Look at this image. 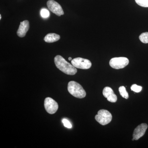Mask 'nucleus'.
Returning <instances> with one entry per match:
<instances>
[{"mask_svg": "<svg viewBox=\"0 0 148 148\" xmlns=\"http://www.w3.org/2000/svg\"><path fill=\"white\" fill-rule=\"evenodd\" d=\"M60 39V36L54 33L47 34L44 38V40L48 43H52L57 41Z\"/></svg>", "mask_w": 148, "mask_h": 148, "instance_id": "nucleus-11", "label": "nucleus"}, {"mask_svg": "<svg viewBox=\"0 0 148 148\" xmlns=\"http://www.w3.org/2000/svg\"><path fill=\"white\" fill-rule=\"evenodd\" d=\"M54 60L56 67L64 73L71 75L76 73L77 70L75 67L67 62L61 56H56Z\"/></svg>", "mask_w": 148, "mask_h": 148, "instance_id": "nucleus-1", "label": "nucleus"}, {"mask_svg": "<svg viewBox=\"0 0 148 148\" xmlns=\"http://www.w3.org/2000/svg\"><path fill=\"white\" fill-rule=\"evenodd\" d=\"M62 122L64 123V126L68 128H71L72 127V124H71L70 122L66 119H63L62 120Z\"/></svg>", "mask_w": 148, "mask_h": 148, "instance_id": "nucleus-17", "label": "nucleus"}, {"mask_svg": "<svg viewBox=\"0 0 148 148\" xmlns=\"http://www.w3.org/2000/svg\"><path fill=\"white\" fill-rule=\"evenodd\" d=\"M72 58H71V57H69V60H70V61H71V60H72Z\"/></svg>", "mask_w": 148, "mask_h": 148, "instance_id": "nucleus-18", "label": "nucleus"}, {"mask_svg": "<svg viewBox=\"0 0 148 148\" xmlns=\"http://www.w3.org/2000/svg\"><path fill=\"white\" fill-rule=\"evenodd\" d=\"M41 15L43 18H47L49 15V12L46 9H42L41 11Z\"/></svg>", "mask_w": 148, "mask_h": 148, "instance_id": "nucleus-16", "label": "nucleus"}, {"mask_svg": "<svg viewBox=\"0 0 148 148\" xmlns=\"http://www.w3.org/2000/svg\"><path fill=\"white\" fill-rule=\"evenodd\" d=\"M103 95L108 101L111 103H115L117 100V97L114 93L112 89L110 87H106L103 89Z\"/></svg>", "mask_w": 148, "mask_h": 148, "instance_id": "nucleus-9", "label": "nucleus"}, {"mask_svg": "<svg viewBox=\"0 0 148 148\" xmlns=\"http://www.w3.org/2000/svg\"><path fill=\"white\" fill-rule=\"evenodd\" d=\"M44 106L46 110L49 114H53L58 110V103L52 98L47 97L44 101Z\"/></svg>", "mask_w": 148, "mask_h": 148, "instance_id": "nucleus-6", "label": "nucleus"}, {"mask_svg": "<svg viewBox=\"0 0 148 148\" xmlns=\"http://www.w3.org/2000/svg\"><path fill=\"white\" fill-rule=\"evenodd\" d=\"M47 4L49 9L57 16H60L64 15V12L61 5L55 1L49 0Z\"/></svg>", "mask_w": 148, "mask_h": 148, "instance_id": "nucleus-7", "label": "nucleus"}, {"mask_svg": "<svg viewBox=\"0 0 148 148\" xmlns=\"http://www.w3.org/2000/svg\"><path fill=\"white\" fill-rule=\"evenodd\" d=\"M137 4L143 7L148 8V0H135Z\"/></svg>", "mask_w": 148, "mask_h": 148, "instance_id": "nucleus-14", "label": "nucleus"}, {"mask_svg": "<svg viewBox=\"0 0 148 148\" xmlns=\"http://www.w3.org/2000/svg\"><path fill=\"white\" fill-rule=\"evenodd\" d=\"M147 128V125L145 123H142L137 126L135 128L132 135L134 140H139L140 138L143 137V135H145Z\"/></svg>", "mask_w": 148, "mask_h": 148, "instance_id": "nucleus-8", "label": "nucleus"}, {"mask_svg": "<svg viewBox=\"0 0 148 148\" xmlns=\"http://www.w3.org/2000/svg\"><path fill=\"white\" fill-rule=\"evenodd\" d=\"M129 60L125 57H115L110 60V65L113 69H123L129 64Z\"/></svg>", "mask_w": 148, "mask_h": 148, "instance_id": "nucleus-4", "label": "nucleus"}, {"mask_svg": "<svg viewBox=\"0 0 148 148\" xmlns=\"http://www.w3.org/2000/svg\"><path fill=\"white\" fill-rule=\"evenodd\" d=\"M29 29V23L28 20L20 22L19 28L17 30V35L20 38H23L26 36V34Z\"/></svg>", "mask_w": 148, "mask_h": 148, "instance_id": "nucleus-10", "label": "nucleus"}, {"mask_svg": "<svg viewBox=\"0 0 148 148\" xmlns=\"http://www.w3.org/2000/svg\"><path fill=\"white\" fill-rule=\"evenodd\" d=\"M139 39L142 42L148 43V32H145L141 34L139 36Z\"/></svg>", "mask_w": 148, "mask_h": 148, "instance_id": "nucleus-13", "label": "nucleus"}, {"mask_svg": "<svg viewBox=\"0 0 148 148\" xmlns=\"http://www.w3.org/2000/svg\"><path fill=\"white\" fill-rule=\"evenodd\" d=\"M68 91L75 98H84L86 95V92L82 86L75 81L70 82L68 84Z\"/></svg>", "mask_w": 148, "mask_h": 148, "instance_id": "nucleus-2", "label": "nucleus"}, {"mask_svg": "<svg viewBox=\"0 0 148 148\" xmlns=\"http://www.w3.org/2000/svg\"><path fill=\"white\" fill-rule=\"evenodd\" d=\"M112 114L108 111L101 110L98 111V114L95 116L96 121L103 125L108 124L112 120Z\"/></svg>", "mask_w": 148, "mask_h": 148, "instance_id": "nucleus-3", "label": "nucleus"}, {"mask_svg": "<svg viewBox=\"0 0 148 148\" xmlns=\"http://www.w3.org/2000/svg\"><path fill=\"white\" fill-rule=\"evenodd\" d=\"M142 86H140L134 84L132 85L131 87V89L132 91H134V92H141V90H142Z\"/></svg>", "mask_w": 148, "mask_h": 148, "instance_id": "nucleus-15", "label": "nucleus"}, {"mask_svg": "<svg viewBox=\"0 0 148 148\" xmlns=\"http://www.w3.org/2000/svg\"><path fill=\"white\" fill-rule=\"evenodd\" d=\"M1 19V15H0V19Z\"/></svg>", "mask_w": 148, "mask_h": 148, "instance_id": "nucleus-19", "label": "nucleus"}, {"mask_svg": "<svg viewBox=\"0 0 148 148\" xmlns=\"http://www.w3.org/2000/svg\"><path fill=\"white\" fill-rule=\"evenodd\" d=\"M119 90L120 94L123 98L126 99H128L129 98V95H128V92L126 91L125 88L124 86H120Z\"/></svg>", "mask_w": 148, "mask_h": 148, "instance_id": "nucleus-12", "label": "nucleus"}, {"mask_svg": "<svg viewBox=\"0 0 148 148\" xmlns=\"http://www.w3.org/2000/svg\"><path fill=\"white\" fill-rule=\"evenodd\" d=\"M71 64L76 68L81 69H88L92 66L89 60L82 58H75L72 60Z\"/></svg>", "mask_w": 148, "mask_h": 148, "instance_id": "nucleus-5", "label": "nucleus"}]
</instances>
